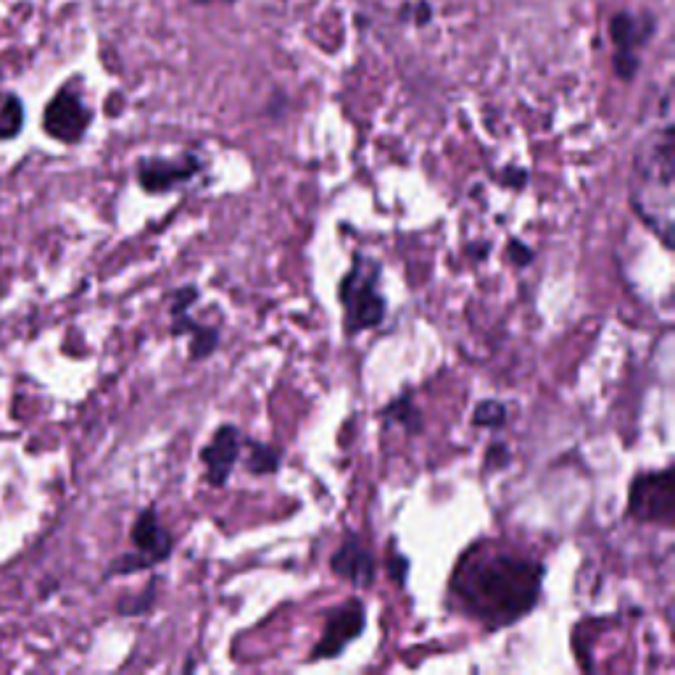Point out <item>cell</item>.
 <instances>
[{"mask_svg": "<svg viewBox=\"0 0 675 675\" xmlns=\"http://www.w3.org/2000/svg\"><path fill=\"white\" fill-rule=\"evenodd\" d=\"M544 565L494 541L472 544L449 581V604L488 633L515 625L536 610Z\"/></svg>", "mask_w": 675, "mask_h": 675, "instance_id": "cell-1", "label": "cell"}, {"mask_svg": "<svg viewBox=\"0 0 675 675\" xmlns=\"http://www.w3.org/2000/svg\"><path fill=\"white\" fill-rule=\"evenodd\" d=\"M673 175L675 140L673 124H665L644 143L633 161L631 206L636 217L654 235H660L665 248H673Z\"/></svg>", "mask_w": 675, "mask_h": 675, "instance_id": "cell-2", "label": "cell"}, {"mask_svg": "<svg viewBox=\"0 0 675 675\" xmlns=\"http://www.w3.org/2000/svg\"><path fill=\"white\" fill-rule=\"evenodd\" d=\"M378 259L367 254H356L351 269L338 283V301L343 309V330L346 335H359L383 325L388 301L380 291Z\"/></svg>", "mask_w": 675, "mask_h": 675, "instance_id": "cell-3", "label": "cell"}, {"mask_svg": "<svg viewBox=\"0 0 675 675\" xmlns=\"http://www.w3.org/2000/svg\"><path fill=\"white\" fill-rule=\"evenodd\" d=\"M132 552L122 554L106 567V578L114 575H132L140 570H151V567L167 562L175 552V538L169 533L159 520L156 507H146L138 515V520L132 523L130 530Z\"/></svg>", "mask_w": 675, "mask_h": 675, "instance_id": "cell-4", "label": "cell"}, {"mask_svg": "<svg viewBox=\"0 0 675 675\" xmlns=\"http://www.w3.org/2000/svg\"><path fill=\"white\" fill-rule=\"evenodd\" d=\"M628 517L636 523L675 525V470L641 472L628 488Z\"/></svg>", "mask_w": 675, "mask_h": 675, "instance_id": "cell-5", "label": "cell"}, {"mask_svg": "<svg viewBox=\"0 0 675 675\" xmlns=\"http://www.w3.org/2000/svg\"><path fill=\"white\" fill-rule=\"evenodd\" d=\"M93 111L82 98L80 88H74V82L64 85L59 93L53 95L43 111V130L48 138L59 140L64 146H74L85 138Z\"/></svg>", "mask_w": 675, "mask_h": 675, "instance_id": "cell-6", "label": "cell"}, {"mask_svg": "<svg viewBox=\"0 0 675 675\" xmlns=\"http://www.w3.org/2000/svg\"><path fill=\"white\" fill-rule=\"evenodd\" d=\"M206 169V161L198 153H182L177 159H161V156H148L140 159L135 167V177L138 185L151 196H161V193H172V190L182 188L185 182H190L196 175H201Z\"/></svg>", "mask_w": 675, "mask_h": 675, "instance_id": "cell-7", "label": "cell"}, {"mask_svg": "<svg viewBox=\"0 0 675 675\" xmlns=\"http://www.w3.org/2000/svg\"><path fill=\"white\" fill-rule=\"evenodd\" d=\"M364 625H367V612H364V604L359 599H349L341 607H335L327 615L325 633H322V639L317 641V646L309 654V662L341 657L346 652V646L354 644L362 636Z\"/></svg>", "mask_w": 675, "mask_h": 675, "instance_id": "cell-8", "label": "cell"}, {"mask_svg": "<svg viewBox=\"0 0 675 675\" xmlns=\"http://www.w3.org/2000/svg\"><path fill=\"white\" fill-rule=\"evenodd\" d=\"M654 24L649 16L617 14L610 22V40L615 45V72L620 80H633L639 72V51L649 43Z\"/></svg>", "mask_w": 675, "mask_h": 675, "instance_id": "cell-9", "label": "cell"}, {"mask_svg": "<svg viewBox=\"0 0 675 675\" xmlns=\"http://www.w3.org/2000/svg\"><path fill=\"white\" fill-rule=\"evenodd\" d=\"M243 441L246 438H243V433L235 425H219L214 430L211 441L201 451V462L206 467V483L211 488H222L227 483V478L233 475L235 462L243 454Z\"/></svg>", "mask_w": 675, "mask_h": 675, "instance_id": "cell-10", "label": "cell"}, {"mask_svg": "<svg viewBox=\"0 0 675 675\" xmlns=\"http://www.w3.org/2000/svg\"><path fill=\"white\" fill-rule=\"evenodd\" d=\"M330 570L343 581H349L351 586L367 588L375 581L378 562H375V554L370 552V546L364 544L362 538L349 536L330 557Z\"/></svg>", "mask_w": 675, "mask_h": 675, "instance_id": "cell-11", "label": "cell"}, {"mask_svg": "<svg viewBox=\"0 0 675 675\" xmlns=\"http://www.w3.org/2000/svg\"><path fill=\"white\" fill-rule=\"evenodd\" d=\"M172 317V335H190V359L201 362L219 349V330L211 325H198L188 312L169 314Z\"/></svg>", "mask_w": 675, "mask_h": 675, "instance_id": "cell-12", "label": "cell"}, {"mask_svg": "<svg viewBox=\"0 0 675 675\" xmlns=\"http://www.w3.org/2000/svg\"><path fill=\"white\" fill-rule=\"evenodd\" d=\"M380 420H383L385 425H399V428L407 430L409 436H417L422 430V412L420 407L414 404L412 391L399 393L396 399L388 401V404L380 409Z\"/></svg>", "mask_w": 675, "mask_h": 675, "instance_id": "cell-13", "label": "cell"}, {"mask_svg": "<svg viewBox=\"0 0 675 675\" xmlns=\"http://www.w3.org/2000/svg\"><path fill=\"white\" fill-rule=\"evenodd\" d=\"M243 451H246V459L243 465L251 475H272L283 467L285 451L277 446V443H264V441H243Z\"/></svg>", "mask_w": 675, "mask_h": 675, "instance_id": "cell-14", "label": "cell"}, {"mask_svg": "<svg viewBox=\"0 0 675 675\" xmlns=\"http://www.w3.org/2000/svg\"><path fill=\"white\" fill-rule=\"evenodd\" d=\"M24 127V103L19 95L6 93L0 98V140H14Z\"/></svg>", "mask_w": 675, "mask_h": 675, "instance_id": "cell-15", "label": "cell"}, {"mask_svg": "<svg viewBox=\"0 0 675 675\" xmlns=\"http://www.w3.org/2000/svg\"><path fill=\"white\" fill-rule=\"evenodd\" d=\"M159 578H153L151 586L143 588V594L140 596H124V599H119L117 602V612L124 617H132V615H148V612L156 607V599H159Z\"/></svg>", "mask_w": 675, "mask_h": 675, "instance_id": "cell-16", "label": "cell"}, {"mask_svg": "<svg viewBox=\"0 0 675 675\" xmlns=\"http://www.w3.org/2000/svg\"><path fill=\"white\" fill-rule=\"evenodd\" d=\"M472 425L488 430L504 428V425H507V407L496 399L480 401L478 407H475V412H472Z\"/></svg>", "mask_w": 675, "mask_h": 675, "instance_id": "cell-17", "label": "cell"}, {"mask_svg": "<svg viewBox=\"0 0 675 675\" xmlns=\"http://www.w3.org/2000/svg\"><path fill=\"white\" fill-rule=\"evenodd\" d=\"M385 567H388V575L393 578L396 586H404L407 583L409 575V559L404 557L401 552H388V559H385Z\"/></svg>", "mask_w": 675, "mask_h": 675, "instance_id": "cell-18", "label": "cell"}, {"mask_svg": "<svg viewBox=\"0 0 675 675\" xmlns=\"http://www.w3.org/2000/svg\"><path fill=\"white\" fill-rule=\"evenodd\" d=\"M507 251H509V259H512L517 267H525V264L533 262V248L525 246L523 240H517V238L509 240Z\"/></svg>", "mask_w": 675, "mask_h": 675, "instance_id": "cell-19", "label": "cell"}, {"mask_svg": "<svg viewBox=\"0 0 675 675\" xmlns=\"http://www.w3.org/2000/svg\"><path fill=\"white\" fill-rule=\"evenodd\" d=\"M509 462V449L504 446L501 441L491 443V449L486 451V465L491 467V470H496V467H504Z\"/></svg>", "mask_w": 675, "mask_h": 675, "instance_id": "cell-20", "label": "cell"}, {"mask_svg": "<svg viewBox=\"0 0 675 675\" xmlns=\"http://www.w3.org/2000/svg\"><path fill=\"white\" fill-rule=\"evenodd\" d=\"M525 180H528V175H525V169H507V175H504V182L507 185H512V188H523Z\"/></svg>", "mask_w": 675, "mask_h": 675, "instance_id": "cell-21", "label": "cell"}, {"mask_svg": "<svg viewBox=\"0 0 675 675\" xmlns=\"http://www.w3.org/2000/svg\"><path fill=\"white\" fill-rule=\"evenodd\" d=\"M198 3H214V0H198ZM219 3H233V0H219Z\"/></svg>", "mask_w": 675, "mask_h": 675, "instance_id": "cell-22", "label": "cell"}]
</instances>
